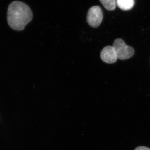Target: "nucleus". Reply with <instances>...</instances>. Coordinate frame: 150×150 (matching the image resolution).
I'll list each match as a JSON object with an SVG mask.
<instances>
[{
	"mask_svg": "<svg viewBox=\"0 0 150 150\" xmlns=\"http://www.w3.org/2000/svg\"><path fill=\"white\" fill-rule=\"evenodd\" d=\"M7 18L11 28L17 31H21L32 20V11L25 3L14 1L8 6Z\"/></svg>",
	"mask_w": 150,
	"mask_h": 150,
	"instance_id": "obj_1",
	"label": "nucleus"
},
{
	"mask_svg": "<svg viewBox=\"0 0 150 150\" xmlns=\"http://www.w3.org/2000/svg\"><path fill=\"white\" fill-rule=\"evenodd\" d=\"M112 47L115 50L117 58L120 60H124L130 59L134 55V48L126 45L121 38L115 39Z\"/></svg>",
	"mask_w": 150,
	"mask_h": 150,
	"instance_id": "obj_2",
	"label": "nucleus"
},
{
	"mask_svg": "<svg viewBox=\"0 0 150 150\" xmlns=\"http://www.w3.org/2000/svg\"><path fill=\"white\" fill-rule=\"evenodd\" d=\"M103 18V14L99 6H94L89 9L87 15V21L90 26L97 28L100 25Z\"/></svg>",
	"mask_w": 150,
	"mask_h": 150,
	"instance_id": "obj_3",
	"label": "nucleus"
},
{
	"mask_svg": "<svg viewBox=\"0 0 150 150\" xmlns=\"http://www.w3.org/2000/svg\"><path fill=\"white\" fill-rule=\"evenodd\" d=\"M100 57L103 62L107 64H113L118 59L115 50L111 46H106L102 49Z\"/></svg>",
	"mask_w": 150,
	"mask_h": 150,
	"instance_id": "obj_4",
	"label": "nucleus"
},
{
	"mask_svg": "<svg viewBox=\"0 0 150 150\" xmlns=\"http://www.w3.org/2000/svg\"><path fill=\"white\" fill-rule=\"evenodd\" d=\"M134 0H116V5L121 9L128 11L133 8Z\"/></svg>",
	"mask_w": 150,
	"mask_h": 150,
	"instance_id": "obj_5",
	"label": "nucleus"
},
{
	"mask_svg": "<svg viewBox=\"0 0 150 150\" xmlns=\"http://www.w3.org/2000/svg\"><path fill=\"white\" fill-rule=\"evenodd\" d=\"M105 8L108 11H113L116 6V0H99Z\"/></svg>",
	"mask_w": 150,
	"mask_h": 150,
	"instance_id": "obj_6",
	"label": "nucleus"
},
{
	"mask_svg": "<svg viewBox=\"0 0 150 150\" xmlns=\"http://www.w3.org/2000/svg\"><path fill=\"white\" fill-rule=\"evenodd\" d=\"M134 150H150V149L145 146H139Z\"/></svg>",
	"mask_w": 150,
	"mask_h": 150,
	"instance_id": "obj_7",
	"label": "nucleus"
}]
</instances>
